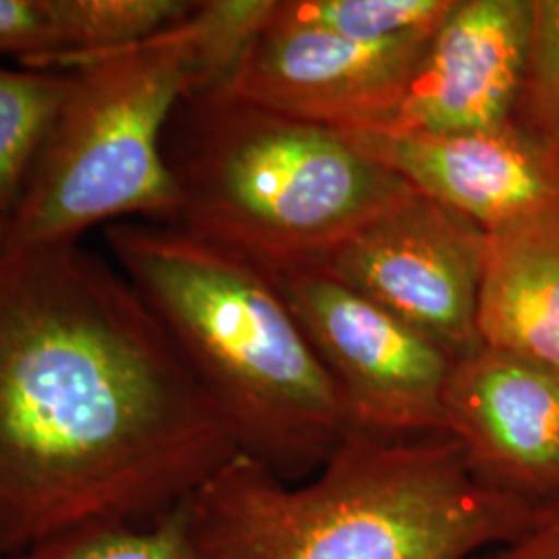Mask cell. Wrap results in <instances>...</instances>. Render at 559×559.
I'll list each match as a JSON object with an SVG mask.
<instances>
[{
    "instance_id": "obj_1",
    "label": "cell",
    "mask_w": 559,
    "mask_h": 559,
    "mask_svg": "<svg viewBox=\"0 0 559 559\" xmlns=\"http://www.w3.org/2000/svg\"><path fill=\"white\" fill-rule=\"evenodd\" d=\"M237 454L160 320L78 242L0 239V558L145 522Z\"/></svg>"
},
{
    "instance_id": "obj_2",
    "label": "cell",
    "mask_w": 559,
    "mask_h": 559,
    "mask_svg": "<svg viewBox=\"0 0 559 559\" xmlns=\"http://www.w3.org/2000/svg\"><path fill=\"white\" fill-rule=\"evenodd\" d=\"M187 503L203 559H477L545 510L480 485L450 436L357 429L309 479L235 454Z\"/></svg>"
},
{
    "instance_id": "obj_3",
    "label": "cell",
    "mask_w": 559,
    "mask_h": 559,
    "mask_svg": "<svg viewBox=\"0 0 559 559\" xmlns=\"http://www.w3.org/2000/svg\"><path fill=\"white\" fill-rule=\"evenodd\" d=\"M112 263L160 320L237 454L316 475L353 431L338 388L258 265L166 224L104 228Z\"/></svg>"
},
{
    "instance_id": "obj_4",
    "label": "cell",
    "mask_w": 559,
    "mask_h": 559,
    "mask_svg": "<svg viewBox=\"0 0 559 559\" xmlns=\"http://www.w3.org/2000/svg\"><path fill=\"white\" fill-rule=\"evenodd\" d=\"M173 228L274 274L325 260L415 189L340 131L218 90L182 98L164 135Z\"/></svg>"
},
{
    "instance_id": "obj_5",
    "label": "cell",
    "mask_w": 559,
    "mask_h": 559,
    "mask_svg": "<svg viewBox=\"0 0 559 559\" xmlns=\"http://www.w3.org/2000/svg\"><path fill=\"white\" fill-rule=\"evenodd\" d=\"M187 17L150 40L50 69L71 73V87L4 242H78L127 221L173 224L177 191L164 135L182 98L200 92Z\"/></svg>"
},
{
    "instance_id": "obj_6",
    "label": "cell",
    "mask_w": 559,
    "mask_h": 559,
    "mask_svg": "<svg viewBox=\"0 0 559 559\" xmlns=\"http://www.w3.org/2000/svg\"><path fill=\"white\" fill-rule=\"evenodd\" d=\"M338 388L350 427L380 438L445 436L454 359L318 263L267 274Z\"/></svg>"
},
{
    "instance_id": "obj_7",
    "label": "cell",
    "mask_w": 559,
    "mask_h": 559,
    "mask_svg": "<svg viewBox=\"0 0 559 559\" xmlns=\"http://www.w3.org/2000/svg\"><path fill=\"white\" fill-rule=\"evenodd\" d=\"M485 251L480 226L413 191L318 265L456 360L483 346L477 309Z\"/></svg>"
},
{
    "instance_id": "obj_8",
    "label": "cell",
    "mask_w": 559,
    "mask_h": 559,
    "mask_svg": "<svg viewBox=\"0 0 559 559\" xmlns=\"http://www.w3.org/2000/svg\"><path fill=\"white\" fill-rule=\"evenodd\" d=\"M433 34L380 44L346 40L280 17L276 0L218 92L334 131L376 129L396 110Z\"/></svg>"
},
{
    "instance_id": "obj_9",
    "label": "cell",
    "mask_w": 559,
    "mask_h": 559,
    "mask_svg": "<svg viewBox=\"0 0 559 559\" xmlns=\"http://www.w3.org/2000/svg\"><path fill=\"white\" fill-rule=\"evenodd\" d=\"M443 425L480 485L559 506L558 369L480 346L452 365Z\"/></svg>"
},
{
    "instance_id": "obj_10",
    "label": "cell",
    "mask_w": 559,
    "mask_h": 559,
    "mask_svg": "<svg viewBox=\"0 0 559 559\" xmlns=\"http://www.w3.org/2000/svg\"><path fill=\"white\" fill-rule=\"evenodd\" d=\"M533 0H456L392 117L394 133L452 135L510 122L531 40Z\"/></svg>"
},
{
    "instance_id": "obj_11",
    "label": "cell",
    "mask_w": 559,
    "mask_h": 559,
    "mask_svg": "<svg viewBox=\"0 0 559 559\" xmlns=\"http://www.w3.org/2000/svg\"><path fill=\"white\" fill-rule=\"evenodd\" d=\"M340 133L417 193L466 216L485 233L559 201L558 158L512 122L452 135L383 129Z\"/></svg>"
},
{
    "instance_id": "obj_12",
    "label": "cell",
    "mask_w": 559,
    "mask_h": 559,
    "mask_svg": "<svg viewBox=\"0 0 559 559\" xmlns=\"http://www.w3.org/2000/svg\"><path fill=\"white\" fill-rule=\"evenodd\" d=\"M477 332L559 371V201L487 233Z\"/></svg>"
},
{
    "instance_id": "obj_13",
    "label": "cell",
    "mask_w": 559,
    "mask_h": 559,
    "mask_svg": "<svg viewBox=\"0 0 559 559\" xmlns=\"http://www.w3.org/2000/svg\"><path fill=\"white\" fill-rule=\"evenodd\" d=\"M71 73L9 69L0 64V224L2 230L20 205L25 185L40 156Z\"/></svg>"
},
{
    "instance_id": "obj_14",
    "label": "cell",
    "mask_w": 559,
    "mask_h": 559,
    "mask_svg": "<svg viewBox=\"0 0 559 559\" xmlns=\"http://www.w3.org/2000/svg\"><path fill=\"white\" fill-rule=\"evenodd\" d=\"M55 52L21 64L50 71L62 60L119 50L150 40L187 17L191 0H46Z\"/></svg>"
},
{
    "instance_id": "obj_15",
    "label": "cell",
    "mask_w": 559,
    "mask_h": 559,
    "mask_svg": "<svg viewBox=\"0 0 559 559\" xmlns=\"http://www.w3.org/2000/svg\"><path fill=\"white\" fill-rule=\"evenodd\" d=\"M187 500L156 519L67 531L0 559H203Z\"/></svg>"
},
{
    "instance_id": "obj_16",
    "label": "cell",
    "mask_w": 559,
    "mask_h": 559,
    "mask_svg": "<svg viewBox=\"0 0 559 559\" xmlns=\"http://www.w3.org/2000/svg\"><path fill=\"white\" fill-rule=\"evenodd\" d=\"M456 0H278L284 20L346 40H399L433 34Z\"/></svg>"
},
{
    "instance_id": "obj_17",
    "label": "cell",
    "mask_w": 559,
    "mask_h": 559,
    "mask_svg": "<svg viewBox=\"0 0 559 559\" xmlns=\"http://www.w3.org/2000/svg\"><path fill=\"white\" fill-rule=\"evenodd\" d=\"M510 122L559 160V0H533L528 52Z\"/></svg>"
},
{
    "instance_id": "obj_18",
    "label": "cell",
    "mask_w": 559,
    "mask_h": 559,
    "mask_svg": "<svg viewBox=\"0 0 559 559\" xmlns=\"http://www.w3.org/2000/svg\"><path fill=\"white\" fill-rule=\"evenodd\" d=\"M55 32L46 0H0V55L20 64L50 57Z\"/></svg>"
},
{
    "instance_id": "obj_19",
    "label": "cell",
    "mask_w": 559,
    "mask_h": 559,
    "mask_svg": "<svg viewBox=\"0 0 559 559\" xmlns=\"http://www.w3.org/2000/svg\"><path fill=\"white\" fill-rule=\"evenodd\" d=\"M477 559H559V506L540 510L522 537Z\"/></svg>"
},
{
    "instance_id": "obj_20",
    "label": "cell",
    "mask_w": 559,
    "mask_h": 559,
    "mask_svg": "<svg viewBox=\"0 0 559 559\" xmlns=\"http://www.w3.org/2000/svg\"><path fill=\"white\" fill-rule=\"evenodd\" d=\"M2 233H4V230H2V224H0V239H2Z\"/></svg>"
}]
</instances>
